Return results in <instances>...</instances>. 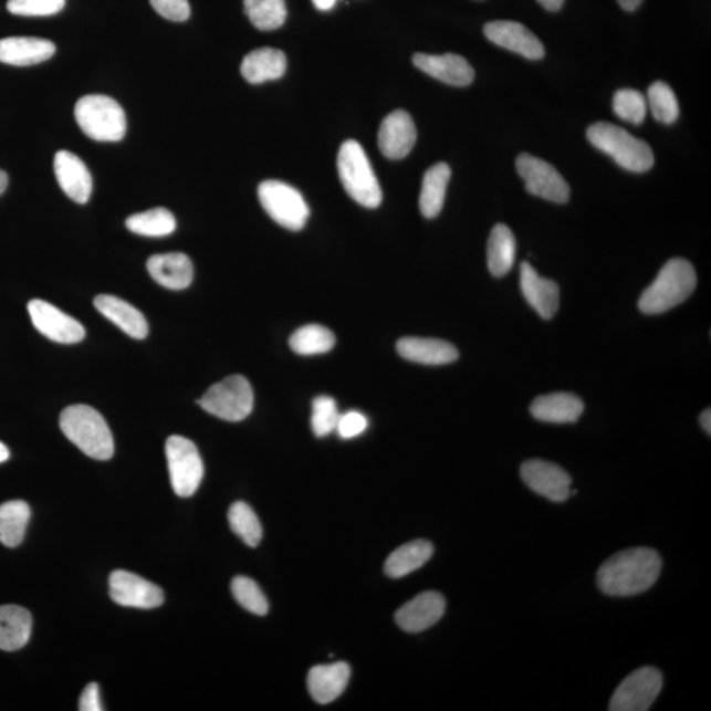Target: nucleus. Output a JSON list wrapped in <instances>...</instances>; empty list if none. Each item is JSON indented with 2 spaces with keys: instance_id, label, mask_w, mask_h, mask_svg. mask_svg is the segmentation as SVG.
<instances>
[{
  "instance_id": "nucleus-27",
  "label": "nucleus",
  "mask_w": 711,
  "mask_h": 711,
  "mask_svg": "<svg viewBox=\"0 0 711 711\" xmlns=\"http://www.w3.org/2000/svg\"><path fill=\"white\" fill-rule=\"evenodd\" d=\"M287 60L285 53L274 48H260L247 54L241 62L240 71L250 84H264L275 81L285 74Z\"/></svg>"
},
{
  "instance_id": "nucleus-50",
  "label": "nucleus",
  "mask_w": 711,
  "mask_h": 711,
  "mask_svg": "<svg viewBox=\"0 0 711 711\" xmlns=\"http://www.w3.org/2000/svg\"><path fill=\"white\" fill-rule=\"evenodd\" d=\"M9 459H10V451H9V448H7V447L2 443V441H0V464H2V462L7 461V460H9Z\"/></svg>"
},
{
  "instance_id": "nucleus-23",
  "label": "nucleus",
  "mask_w": 711,
  "mask_h": 711,
  "mask_svg": "<svg viewBox=\"0 0 711 711\" xmlns=\"http://www.w3.org/2000/svg\"><path fill=\"white\" fill-rule=\"evenodd\" d=\"M585 406L582 398L572 393H552L537 397L530 407L531 416L545 424H576Z\"/></svg>"
},
{
  "instance_id": "nucleus-31",
  "label": "nucleus",
  "mask_w": 711,
  "mask_h": 711,
  "mask_svg": "<svg viewBox=\"0 0 711 711\" xmlns=\"http://www.w3.org/2000/svg\"><path fill=\"white\" fill-rule=\"evenodd\" d=\"M433 555L432 543L418 540L402 545L388 557L385 573L391 578H400L422 568Z\"/></svg>"
},
{
  "instance_id": "nucleus-29",
  "label": "nucleus",
  "mask_w": 711,
  "mask_h": 711,
  "mask_svg": "<svg viewBox=\"0 0 711 711\" xmlns=\"http://www.w3.org/2000/svg\"><path fill=\"white\" fill-rule=\"evenodd\" d=\"M451 168L446 163L435 164L426 171L420 190L419 209L427 219H433L443 210Z\"/></svg>"
},
{
  "instance_id": "nucleus-3",
  "label": "nucleus",
  "mask_w": 711,
  "mask_h": 711,
  "mask_svg": "<svg viewBox=\"0 0 711 711\" xmlns=\"http://www.w3.org/2000/svg\"><path fill=\"white\" fill-rule=\"evenodd\" d=\"M696 286L693 265L683 259L669 260L651 286L641 294L639 310L647 315L665 314L687 301Z\"/></svg>"
},
{
  "instance_id": "nucleus-10",
  "label": "nucleus",
  "mask_w": 711,
  "mask_h": 711,
  "mask_svg": "<svg viewBox=\"0 0 711 711\" xmlns=\"http://www.w3.org/2000/svg\"><path fill=\"white\" fill-rule=\"evenodd\" d=\"M516 170L526 184L530 195L554 203H567L571 189L564 177L547 161L523 154L517 157Z\"/></svg>"
},
{
  "instance_id": "nucleus-17",
  "label": "nucleus",
  "mask_w": 711,
  "mask_h": 711,
  "mask_svg": "<svg viewBox=\"0 0 711 711\" xmlns=\"http://www.w3.org/2000/svg\"><path fill=\"white\" fill-rule=\"evenodd\" d=\"M446 599L438 592H425L396 613V623L406 632H422L445 616Z\"/></svg>"
},
{
  "instance_id": "nucleus-16",
  "label": "nucleus",
  "mask_w": 711,
  "mask_h": 711,
  "mask_svg": "<svg viewBox=\"0 0 711 711\" xmlns=\"http://www.w3.org/2000/svg\"><path fill=\"white\" fill-rule=\"evenodd\" d=\"M484 33L489 41L508 51L521 54L524 59L541 60L545 51L542 41L521 23L499 20L488 23Z\"/></svg>"
},
{
  "instance_id": "nucleus-35",
  "label": "nucleus",
  "mask_w": 711,
  "mask_h": 711,
  "mask_svg": "<svg viewBox=\"0 0 711 711\" xmlns=\"http://www.w3.org/2000/svg\"><path fill=\"white\" fill-rule=\"evenodd\" d=\"M244 11L260 31L278 30L287 18L285 0H244Z\"/></svg>"
},
{
  "instance_id": "nucleus-6",
  "label": "nucleus",
  "mask_w": 711,
  "mask_h": 711,
  "mask_svg": "<svg viewBox=\"0 0 711 711\" xmlns=\"http://www.w3.org/2000/svg\"><path fill=\"white\" fill-rule=\"evenodd\" d=\"M75 121L95 142H121L127 133V117L115 100L106 95H86L74 109Z\"/></svg>"
},
{
  "instance_id": "nucleus-19",
  "label": "nucleus",
  "mask_w": 711,
  "mask_h": 711,
  "mask_svg": "<svg viewBox=\"0 0 711 711\" xmlns=\"http://www.w3.org/2000/svg\"><path fill=\"white\" fill-rule=\"evenodd\" d=\"M412 62L419 71L447 85L464 87L471 85L474 80L473 67L459 54L446 53L435 56V54L417 53L414 54Z\"/></svg>"
},
{
  "instance_id": "nucleus-24",
  "label": "nucleus",
  "mask_w": 711,
  "mask_h": 711,
  "mask_svg": "<svg viewBox=\"0 0 711 711\" xmlns=\"http://www.w3.org/2000/svg\"><path fill=\"white\" fill-rule=\"evenodd\" d=\"M56 45L40 38H7L0 40V62L13 66H31L50 60Z\"/></svg>"
},
{
  "instance_id": "nucleus-38",
  "label": "nucleus",
  "mask_w": 711,
  "mask_h": 711,
  "mask_svg": "<svg viewBox=\"0 0 711 711\" xmlns=\"http://www.w3.org/2000/svg\"><path fill=\"white\" fill-rule=\"evenodd\" d=\"M231 590L234 599L238 600L240 606L245 610L257 614V616H265L269 611L268 599L260 589V586L250 577L238 576L232 579Z\"/></svg>"
},
{
  "instance_id": "nucleus-1",
  "label": "nucleus",
  "mask_w": 711,
  "mask_h": 711,
  "mask_svg": "<svg viewBox=\"0 0 711 711\" xmlns=\"http://www.w3.org/2000/svg\"><path fill=\"white\" fill-rule=\"evenodd\" d=\"M661 557L658 551L635 547L618 552L600 565L597 585L611 597H630L652 588L660 576Z\"/></svg>"
},
{
  "instance_id": "nucleus-14",
  "label": "nucleus",
  "mask_w": 711,
  "mask_h": 711,
  "mask_svg": "<svg viewBox=\"0 0 711 711\" xmlns=\"http://www.w3.org/2000/svg\"><path fill=\"white\" fill-rule=\"evenodd\" d=\"M521 475L524 484L533 492L552 502L561 503L569 499L571 475L554 462L537 459L524 461Z\"/></svg>"
},
{
  "instance_id": "nucleus-41",
  "label": "nucleus",
  "mask_w": 711,
  "mask_h": 711,
  "mask_svg": "<svg viewBox=\"0 0 711 711\" xmlns=\"http://www.w3.org/2000/svg\"><path fill=\"white\" fill-rule=\"evenodd\" d=\"M65 4L66 0H9L7 10L19 17H52Z\"/></svg>"
},
{
  "instance_id": "nucleus-18",
  "label": "nucleus",
  "mask_w": 711,
  "mask_h": 711,
  "mask_svg": "<svg viewBox=\"0 0 711 711\" xmlns=\"http://www.w3.org/2000/svg\"><path fill=\"white\" fill-rule=\"evenodd\" d=\"M54 172L62 191L74 202L85 205L93 191V178L84 161L72 151L60 150L54 156Z\"/></svg>"
},
{
  "instance_id": "nucleus-15",
  "label": "nucleus",
  "mask_w": 711,
  "mask_h": 711,
  "mask_svg": "<svg viewBox=\"0 0 711 711\" xmlns=\"http://www.w3.org/2000/svg\"><path fill=\"white\" fill-rule=\"evenodd\" d=\"M417 143V127L404 109H396L385 117L378 130V147L390 160L405 158Z\"/></svg>"
},
{
  "instance_id": "nucleus-48",
  "label": "nucleus",
  "mask_w": 711,
  "mask_h": 711,
  "mask_svg": "<svg viewBox=\"0 0 711 711\" xmlns=\"http://www.w3.org/2000/svg\"><path fill=\"white\" fill-rule=\"evenodd\" d=\"M314 6L317 10L328 11L333 9L336 3V0H313Z\"/></svg>"
},
{
  "instance_id": "nucleus-9",
  "label": "nucleus",
  "mask_w": 711,
  "mask_h": 711,
  "mask_svg": "<svg viewBox=\"0 0 711 711\" xmlns=\"http://www.w3.org/2000/svg\"><path fill=\"white\" fill-rule=\"evenodd\" d=\"M171 488L179 496L195 494L203 480L205 467L191 440L172 435L165 445Z\"/></svg>"
},
{
  "instance_id": "nucleus-21",
  "label": "nucleus",
  "mask_w": 711,
  "mask_h": 711,
  "mask_svg": "<svg viewBox=\"0 0 711 711\" xmlns=\"http://www.w3.org/2000/svg\"><path fill=\"white\" fill-rule=\"evenodd\" d=\"M150 278L169 290H184L195 279V266L185 253L155 254L147 262Z\"/></svg>"
},
{
  "instance_id": "nucleus-34",
  "label": "nucleus",
  "mask_w": 711,
  "mask_h": 711,
  "mask_svg": "<svg viewBox=\"0 0 711 711\" xmlns=\"http://www.w3.org/2000/svg\"><path fill=\"white\" fill-rule=\"evenodd\" d=\"M126 226L130 232L142 237L164 238L176 231L177 223L169 210L156 207V209L130 216L126 220Z\"/></svg>"
},
{
  "instance_id": "nucleus-42",
  "label": "nucleus",
  "mask_w": 711,
  "mask_h": 711,
  "mask_svg": "<svg viewBox=\"0 0 711 711\" xmlns=\"http://www.w3.org/2000/svg\"><path fill=\"white\" fill-rule=\"evenodd\" d=\"M151 7L171 22H185L190 18L189 0H149Z\"/></svg>"
},
{
  "instance_id": "nucleus-47",
  "label": "nucleus",
  "mask_w": 711,
  "mask_h": 711,
  "mask_svg": "<svg viewBox=\"0 0 711 711\" xmlns=\"http://www.w3.org/2000/svg\"><path fill=\"white\" fill-rule=\"evenodd\" d=\"M620 7L626 11H635L644 0H617Z\"/></svg>"
},
{
  "instance_id": "nucleus-22",
  "label": "nucleus",
  "mask_w": 711,
  "mask_h": 711,
  "mask_svg": "<svg viewBox=\"0 0 711 711\" xmlns=\"http://www.w3.org/2000/svg\"><path fill=\"white\" fill-rule=\"evenodd\" d=\"M351 668L347 662H334L328 666H316L309 672L307 688L313 700L327 705L343 694L348 686Z\"/></svg>"
},
{
  "instance_id": "nucleus-39",
  "label": "nucleus",
  "mask_w": 711,
  "mask_h": 711,
  "mask_svg": "<svg viewBox=\"0 0 711 711\" xmlns=\"http://www.w3.org/2000/svg\"><path fill=\"white\" fill-rule=\"evenodd\" d=\"M613 108L620 119L638 126L646 119L647 101L638 90L623 88L614 95Z\"/></svg>"
},
{
  "instance_id": "nucleus-8",
  "label": "nucleus",
  "mask_w": 711,
  "mask_h": 711,
  "mask_svg": "<svg viewBox=\"0 0 711 711\" xmlns=\"http://www.w3.org/2000/svg\"><path fill=\"white\" fill-rule=\"evenodd\" d=\"M259 199L268 216L290 231L305 227L310 209L299 190L285 182L269 179L259 186Z\"/></svg>"
},
{
  "instance_id": "nucleus-12",
  "label": "nucleus",
  "mask_w": 711,
  "mask_h": 711,
  "mask_svg": "<svg viewBox=\"0 0 711 711\" xmlns=\"http://www.w3.org/2000/svg\"><path fill=\"white\" fill-rule=\"evenodd\" d=\"M109 597L114 603L135 609H156L164 604V592L160 586L123 569H117L109 576Z\"/></svg>"
},
{
  "instance_id": "nucleus-43",
  "label": "nucleus",
  "mask_w": 711,
  "mask_h": 711,
  "mask_svg": "<svg viewBox=\"0 0 711 711\" xmlns=\"http://www.w3.org/2000/svg\"><path fill=\"white\" fill-rule=\"evenodd\" d=\"M368 428V419L358 411L343 414L337 422L336 431L343 439H352L362 435Z\"/></svg>"
},
{
  "instance_id": "nucleus-26",
  "label": "nucleus",
  "mask_w": 711,
  "mask_h": 711,
  "mask_svg": "<svg viewBox=\"0 0 711 711\" xmlns=\"http://www.w3.org/2000/svg\"><path fill=\"white\" fill-rule=\"evenodd\" d=\"M397 352L405 360L424 365H446L459 358L453 344L422 337H404L397 343Z\"/></svg>"
},
{
  "instance_id": "nucleus-20",
  "label": "nucleus",
  "mask_w": 711,
  "mask_h": 711,
  "mask_svg": "<svg viewBox=\"0 0 711 711\" xmlns=\"http://www.w3.org/2000/svg\"><path fill=\"white\" fill-rule=\"evenodd\" d=\"M521 289L530 306L548 321L555 316L561 306V289L555 281L537 274L527 261L521 265Z\"/></svg>"
},
{
  "instance_id": "nucleus-45",
  "label": "nucleus",
  "mask_w": 711,
  "mask_h": 711,
  "mask_svg": "<svg viewBox=\"0 0 711 711\" xmlns=\"http://www.w3.org/2000/svg\"><path fill=\"white\" fill-rule=\"evenodd\" d=\"M537 3L544 7L545 10L556 12L562 10L564 0H537Z\"/></svg>"
},
{
  "instance_id": "nucleus-11",
  "label": "nucleus",
  "mask_w": 711,
  "mask_h": 711,
  "mask_svg": "<svg viewBox=\"0 0 711 711\" xmlns=\"http://www.w3.org/2000/svg\"><path fill=\"white\" fill-rule=\"evenodd\" d=\"M662 675L659 669L644 667L627 676L614 692L610 711H646L661 692Z\"/></svg>"
},
{
  "instance_id": "nucleus-30",
  "label": "nucleus",
  "mask_w": 711,
  "mask_h": 711,
  "mask_svg": "<svg viewBox=\"0 0 711 711\" xmlns=\"http://www.w3.org/2000/svg\"><path fill=\"white\" fill-rule=\"evenodd\" d=\"M516 241L506 224L494 226L488 241V266L496 279L503 278L514 265Z\"/></svg>"
},
{
  "instance_id": "nucleus-13",
  "label": "nucleus",
  "mask_w": 711,
  "mask_h": 711,
  "mask_svg": "<svg viewBox=\"0 0 711 711\" xmlns=\"http://www.w3.org/2000/svg\"><path fill=\"white\" fill-rule=\"evenodd\" d=\"M29 313L34 328L60 344H75L85 339L84 326L74 317L62 313L52 303L33 300L29 303Z\"/></svg>"
},
{
  "instance_id": "nucleus-44",
  "label": "nucleus",
  "mask_w": 711,
  "mask_h": 711,
  "mask_svg": "<svg viewBox=\"0 0 711 711\" xmlns=\"http://www.w3.org/2000/svg\"><path fill=\"white\" fill-rule=\"evenodd\" d=\"M79 708L81 711H103L98 683H88L82 692Z\"/></svg>"
},
{
  "instance_id": "nucleus-36",
  "label": "nucleus",
  "mask_w": 711,
  "mask_h": 711,
  "mask_svg": "<svg viewBox=\"0 0 711 711\" xmlns=\"http://www.w3.org/2000/svg\"><path fill=\"white\" fill-rule=\"evenodd\" d=\"M231 530L250 547H258L262 540V527L257 513L245 502H234L228 512Z\"/></svg>"
},
{
  "instance_id": "nucleus-28",
  "label": "nucleus",
  "mask_w": 711,
  "mask_h": 711,
  "mask_svg": "<svg viewBox=\"0 0 711 711\" xmlns=\"http://www.w3.org/2000/svg\"><path fill=\"white\" fill-rule=\"evenodd\" d=\"M32 616L24 607L0 606V650L13 652L23 648L31 638Z\"/></svg>"
},
{
  "instance_id": "nucleus-33",
  "label": "nucleus",
  "mask_w": 711,
  "mask_h": 711,
  "mask_svg": "<svg viewBox=\"0 0 711 711\" xmlns=\"http://www.w3.org/2000/svg\"><path fill=\"white\" fill-rule=\"evenodd\" d=\"M336 337L333 331L321 324H307L290 336L289 345L296 355L315 356L327 354L335 347Z\"/></svg>"
},
{
  "instance_id": "nucleus-5",
  "label": "nucleus",
  "mask_w": 711,
  "mask_h": 711,
  "mask_svg": "<svg viewBox=\"0 0 711 711\" xmlns=\"http://www.w3.org/2000/svg\"><path fill=\"white\" fill-rule=\"evenodd\" d=\"M343 188L358 205L376 209L383 202V190L360 143L344 142L337 155Z\"/></svg>"
},
{
  "instance_id": "nucleus-4",
  "label": "nucleus",
  "mask_w": 711,
  "mask_h": 711,
  "mask_svg": "<svg viewBox=\"0 0 711 711\" xmlns=\"http://www.w3.org/2000/svg\"><path fill=\"white\" fill-rule=\"evenodd\" d=\"M586 136L593 147L609 155L619 167L628 171L645 172L654 167L655 156L650 145L616 124L595 123L588 128Z\"/></svg>"
},
{
  "instance_id": "nucleus-49",
  "label": "nucleus",
  "mask_w": 711,
  "mask_h": 711,
  "mask_svg": "<svg viewBox=\"0 0 711 711\" xmlns=\"http://www.w3.org/2000/svg\"><path fill=\"white\" fill-rule=\"evenodd\" d=\"M7 186H9V176H7V172L0 169V196L3 195V192L7 189Z\"/></svg>"
},
{
  "instance_id": "nucleus-25",
  "label": "nucleus",
  "mask_w": 711,
  "mask_h": 711,
  "mask_svg": "<svg viewBox=\"0 0 711 711\" xmlns=\"http://www.w3.org/2000/svg\"><path fill=\"white\" fill-rule=\"evenodd\" d=\"M94 306L116 324L124 333L134 339L142 341L148 335V322L145 316L128 302L117 299L115 295L101 294L94 300Z\"/></svg>"
},
{
  "instance_id": "nucleus-2",
  "label": "nucleus",
  "mask_w": 711,
  "mask_h": 711,
  "mask_svg": "<svg viewBox=\"0 0 711 711\" xmlns=\"http://www.w3.org/2000/svg\"><path fill=\"white\" fill-rule=\"evenodd\" d=\"M60 427L65 437L88 458L106 461L115 447L112 430L105 418L86 405L69 406L61 412Z\"/></svg>"
},
{
  "instance_id": "nucleus-37",
  "label": "nucleus",
  "mask_w": 711,
  "mask_h": 711,
  "mask_svg": "<svg viewBox=\"0 0 711 711\" xmlns=\"http://www.w3.org/2000/svg\"><path fill=\"white\" fill-rule=\"evenodd\" d=\"M647 106H650L655 119L660 123L673 124L678 121L680 114L678 98L665 82H655L648 88Z\"/></svg>"
},
{
  "instance_id": "nucleus-32",
  "label": "nucleus",
  "mask_w": 711,
  "mask_h": 711,
  "mask_svg": "<svg viewBox=\"0 0 711 711\" xmlns=\"http://www.w3.org/2000/svg\"><path fill=\"white\" fill-rule=\"evenodd\" d=\"M30 517L29 503L10 501L0 505V543L9 548H15L22 544Z\"/></svg>"
},
{
  "instance_id": "nucleus-40",
  "label": "nucleus",
  "mask_w": 711,
  "mask_h": 711,
  "mask_svg": "<svg viewBox=\"0 0 711 711\" xmlns=\"http://www.w3.org/2000/svg\"><path fill=\"white\" fill-rule=\"evenodd\" d=\"M339 418L341 414L334 398L321 396L313 400L312 427L317 438L328 437L336 431Z\"/></svg>"
},
{
  "instance_id": "nucleus-7",
  "label": "nucleus",
  "mask_w": 711,
  "mask_h": 711,
  "mask_svg": "<svg viewBox=\"0 0 711 711\" xmlns=\"http://www.w3.org/2000/svg\"><path fill=\"white\" fill-rule=\"evenodd\" d=\"M253 390L244 376L233 375L212 385L198 405L206 412L227 422H240L253 410Z\"/></svg>"
},
{
  "instance_id": "nucleus-46",
  "label": "nucleus",
  "mask_w": 711,
  "mask_h": 711,
  "mask_svg": "<svg viewBox=\"0 0 711 711\" xmlns=\"http://www.w3.org/2000/svg\"><path fill=\"white\" fill-rule=\"evenodd\" d=\"M700 424L701 427L703 428V431H705L709 437L711 435V411L710 409L702 411L701 417H700Z\"/></svg>"
}]
</instances>
